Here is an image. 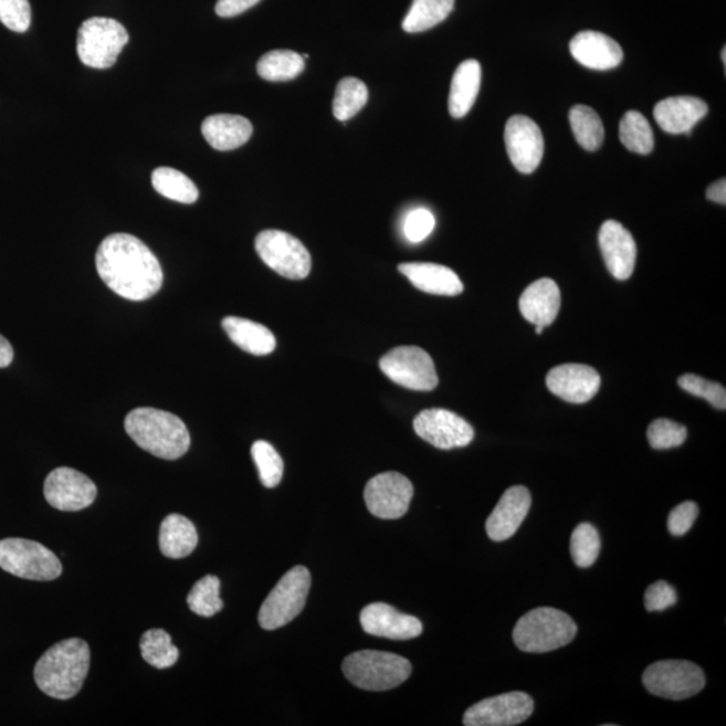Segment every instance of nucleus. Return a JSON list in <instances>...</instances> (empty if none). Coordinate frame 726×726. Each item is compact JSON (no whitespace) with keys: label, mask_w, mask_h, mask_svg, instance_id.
I'll use <instances>...</instances> for the list:
<instances>
[{"label":"nucleus","mask_w":726,"mask_h":726,"mask_svg":"<svg viewBox=\"0 0 726 726\" xmlns=\"http://www.w3.org/2000/svg\"><path fill=\"white\" fill-rule=\"evenodd\" d=\"M96 269L108 288L127 301L150 299L164 284L159 260L133 234L108 235L98 246Z\"/></svg>","instance_id":"f257e3e1"},{"label":"nucleus","mask_w":726,"mask_h":726,"mask_svg":"<svg viewBox=\"0 0 726 726\" xmlns=\"http://www.w3.org/2000/svg\"><path fill=\"white\" fill-rule=\"evenodd\" d=\"M91 665V650L83 639H66L40 657L34 669L36 686L46 696L71 699L81 691Z\"/></svg>","instance_id":"f03ea898"},{"label":"nucleus","mask_w":726,"mask_h":726,"mask_svg":"<svg viewBox=\"0 0 726 726\" xmlns=\"http://www.w3.org/2000/svg\"><path fill=\"white\" fill-rule=\"evenodd\" d=\"M124 427L141 450L177 461L190 449L188 427L178 415L155 408H138L127 414Z\"/></svg>","instance_id":"7ed1b4c3"},{"label":"nucleus","mask_w":726,"mask_h":726,"mask_svg":"<svg viewBox=\"0 0 726 726\" xmlns=\"http://www.w3.org/2000/svg\"><path fill=\"white\" fill-rule=\"evenodd\" d=\"M577 625L574 619L556 608H536L515 624V645L525 653L544 654L574 641Z\"/></svg>","instance_id":"20e7f679"},{"label":"nucleus","mask_w":726,"mask_h":726,"mask_svg":"<svg viewBox=\"0 0 726 726\" xmlns=\"http://www.w3.org/2000/svg\"><path fill=\"white\" fill-rule=\"evenodd\" d=\"M343 670L354 686L369 692H385L403 684L412 673V665L397 654L364 650L346 656Z\"/></svg>","instance_id":"39448f33"},{"label":"nucleus","mask_w":726,"mask_h":726,"mask_svg":"<svg viewBox=\"0 0 726 726\" xmlns=\"http://www.w3.org/2000/svg\"><path fill=\"white\" fill-rule=\"evenodd\" d=\"M309 588L312 575L307 568L295 567L288 570L260 608L259 623L262 629L277 630L299 617L306 606Z\"/></svg>","instance_id":"423d86ee"},{"label":"nucleus","mask_w":726,"mask_h":726,"mask_svg":"<svg viewBox=\"0 0 726 726\" xmlns=\"http://www.w3.org/2000/svg\"><path fill=\"white\" fill-rule=\"evenodd\" d=\"M128 41L127 30L120 22L111 18H91L78 30V57L93 70H108L116 64Z\"/></svg>","instance_id":"0eeeda50"},{"label":"nucleus","mask_w":726,"mask_h":726,"mask_svg":"<svg viewBox=\"0 0 726 726\" xmlns=\"http://www.w3.org/2000/svg\"><path fill=\"white\" fill-rule=\"evenodd\" d=\"M0 568L21 579L34 581H52L62 574L60 558L51 549L24 538L0 541Z\"/></svg>","instance_id":"6e6552de"},{"label":"nucleus","mask_w":726,"mask_h":726,"mask_svg":"<svg viewBox=\"0 0 726 726\" xmlns=\"http://www.w3.org/2000/svg\"><path fill=\"white\" fill-rule=\"evenodd\" d=\"M260 259L291 281H303L312 272V254L301 240L283 231H264L254 241Z\"/></svg>","instance_id":"1a4fd4ad"},{"label":"nucleus","mask_w":726,"mask_h":726,"mask_svg":"<svg viewBox=\"0 0 726 726\" xmlns=\"http://www.w3.org/2000/svg\"><path fill=\"white\" fill-rule=\"evenodd\" d=\"M643 685L656 697L672 701L687 699L703 691L705 674L688 661H661L643 673Z\"/></svg>","instance_id":"9d476101"},{"label":"nucleus","mask_w":726,"mask_h":726,"mask_svg":"<svg viewBox=\"0 0 726 726\" xmlns=\"http://www.w3.org/2000/svg\"><path fill=\"white\" fill-rule=\"evenodd\" d=\"M380 368L389 380L419 392H430L439 383L433 359L418 346L396 347L381 358Z\"/></svg>","instance_id":"9b49d317"},{"label":"nucleus","mask_w":726,"mask_h":726,"mask_svg":"<svg viewBox=\"0 0 726 726\" xmlns=\"http://www.w3.org/2000/svg\"><path fill=\"white\" fill-rule=\"evenodd\" d=\"M414 432L439 450L463 449L473 442L475 432L461 415L446 409H425L415 415Z\"/></svg>","instance_id":"f8f14e48"},{"label":"nucleus","mask_w":726,"mask_h":726,"mask_svg":"<svg viewBox=\"0 0 726 726\" xmlns=\"http://www.w3.org/2000/svg\"><path fill=\"white\" fill-rule=\"evenodd\" d=\"M365 502L377 518L399 519L409 511L413 498V484L400 473L378 474L366 484Z\"/></svg>","instance_id":"ddd939ff"},{"label":"nucleus","mask_w":726,"mask_h":726,"mask_svg":"<svg viewBox=\"0 0 726 726\" xmlns=\"http://www.w3.org/2000/svg\"><path fill=\"white\" fill-rule=\"evenodd\" d=\"M535 711V701L524 692H512L482 699L464 713L465 726H514Z\"/></svg>","instance_id":"4468645a"},{"label":"nucleus","mask_w":726,"mask_h":726,"mask_svg":"<svg viewBox=\"0 0 726 726\" xmlns=\"http://www.w3.org/2000/svg\"><path fill=\"white\" fill-rule=\"evenodd\" d=\"M48 504L60 512H80L95 502L96 484L80 471L60 467L52 471L43 487Z\"/></svg>","instance_id":"2eb2a0df"},{"label":"nucleus","mask_w":726,"mask_h":726,"mask_svg":"<svg viewBox=\"0 0 726 726\" xmlns=\"http://www.w3.org/2000/svg\"><path fill=\"white\" fill-rule=\"evenodd\" d=\"M505 143L515 169L523 173L537 170L544 157L545 143L536 122L523 115L511 117L505 128Z\"/></svg>","instance_id":"dca6fc26"},{"label":"nucleus","mask_w":726,"mask_h":726,"mask_svg":"<svg viewBox=\"0 0 726 726\" xmlns=\"http://www.w3.org/2000/svg\"><path fill=\"white\" fill-rule=\"evenodd\" d=\"M601 378L598 370L588 365L565 364L556 366L546 376V387L564 401L586 403L599 392Z\"/></svg>","instance_id":"f3484780"},{"label":"nucleus","mask_w":726,"mask_h":726,"mask_svg":"<svg viewBox=\"0 0 726 726\" xmlns=\"http://www.w3.org/2000/svg\"><path fill=\"white\" fill-rule=\"evenodd\" d=\"M599 244L608 271L618 281H627L635 270L636 242L618 221L608 220L601 225Z\"/></svg>","instance_id":"a211bd4d"},{"label":"nucleus","mask_w":726,"mask_h":726,"mask_svg":"<svg viewBox=\"0 0 726 726\" xmlns=\"http://www.w3.org/2000/svg\"><path fill=\"white\" fill-rule=\"evenodd\" d=\"M361 625L366 634L392 641H409L423 632V624L418 618L401 613L385 603L365 607L361 612Z\"/></svg>","instance_id":"6ab92c4d"},{"label":"nucleus","mask_w":726,"mask_h":726,"mask_svg":"<svg viewBox=\"0 0 726 726\" xmlns=\"http://www.w3.org/2000/svg\"><path fill=\"white\" fill-rule=\"evenodd\" d=\"M532 506V495L524 486H514L502 495L486 523V532L493 541L512 538L523 525Z\"/></svg>","instance_id":"aec40b11"},{"label":"nucleus","mask_w":726,"mask_h":726,"mask_svg":"<svg viewBox=\"0 0 726 726\" xmlns=\"http://www.w3.org/2000/svg\"><path fill=\"white\" fill-rule=\"evenodd\" d=\"M569 49L579 64L593 71L615 70L624 57L622 46L598 31H581L570 41Z\"/></svg>","instance_id":"412c9836"},{"label":"nucleus","mask_w":726,"mask_h":726,"mask_svg":"<svg viewBox=\"0 0 726 726\" xmlns=\"http://www.w3.org/2000/svg\"><path fill=\"white\" fill-rule=\"evenodd\" d=\"M707 112L709 107L698 97H669L655 105L654 119L667 134H691Z\"/></svg>","instance_id":"4be33fe9"},{"label":"nucleus","mask_w":726,"mask_h":726,"mask_svg":"<svg viewBox=\"0 0 726 726\" xmlns=\"http://www.w3.org/2000/svg\"><path fill=\"white\" fill-rule=\"evenodd\" d=\"M560 288L548 277L530 284L519 299L520 314L536 326H550L560 313Z\"/></svg>","instance_id":"5701e85b"},{"label":"nucleus","mask_w":726,"mask_h":726,"mask_svg":"<svg viewBox=\"0 0 726 726\" xmlns=\"http://www.w3.org/2000/svg\"><path fill=\"white\" fill-rule=\"evenodd\" d=\"M399 271L415 288L440 296H457L463 293V283L449 266L432 263H403Z\"/></svg>","instance_id":"b1692460"},{"label":"nucleus","mask_w":726,"mask_h":726,"mask_svg":"<svg viewBox=\"0 0 726 726\" xmlns=\"http://www.w3.org/2000/svg\"><path fill=\"white\" fill-rule=\"evenodd\" d=\"M253 126L244 116L220 114L202 123V135L214 150L231 151L251 139Z\"/></svg>","instance_id":"393cba45"},{"label":"nucleus","mask_w":726,"mask_h":726,"mask_svg":"<svg viewBox=\"0 0 726 726\" xmlns=\"http://www.w3.org/2000/svg\"><path fill=\"white\" fill-rule=\"evenodd\" d=\"M222 327L234 345L253 356H269L276 349L275 335L257 322L227 316L222 320Z\"/></svg>","instance_id":"a878e982"},{"label":"nucleus","mask_w":726,"mask_h":726,"mask_svg":"<svg viewBox=\"0 0 726 726\" xmlns=\"http://www.w3.org/2000/svg\"><path fill=\"white\" fill-rule=\"evenodd\" d=\"M482 83V67L476 60H465L452 77L449 109L452 117L461 119L474 107Z\"/></svg>","instance_id":"bb28decb"},{"label":"nucleus","mask_w":726,"mask_h":726,"mask_svg":"<svg viewBox=\"0 0 726 726\" xmlns=\"http://www.w3.org/2000/svg\"><path fill=\"white\" fill-rule=\"evenodd\" d=\"M197 545L198 533L191 520L181 514L167 515L159 530L161 554L172 560H181V558L190 556Z\"/></svg>","instance_id":"cd10ccee"},{"label":"nucleus","mask_w":726,"mask_h":726,"mask_svg":"<svg viewBox=\"0 0 726 726\" xmlns=\"http://www.w3.org/2000/svg\"><path fill=\"white\" fill-rule=\"evenodd\" d=\"M455 0H413L402 29L407 33H423L438 27L454 11Z\"/></svg>","instance_id":"c85d7f7f"},{"label":"nucleus","mask_w":726,"mask_h":726,"mask_svg":"<svg viewBox=\"0 0 726 726\" xmlns=\"http://www.w3.org/2000/svg\"><path fill=\"white\" fill-rule=\"evenodd\" d=\"M569 122L577 143L585 150H599L604 141V126L598 112L587 105H575L569 112Z\"/></svg>","instance_id":"c756f323"},{"label":"nucleus","mask_w":726,"mask_h":726,"mask_svg":"<svg viewBox=\"0 0 726 726\" xmlns=\"http://www.w3.org/2000/svg\"><path fill=\"white\" fill-rule=\"evenodd\" d=\"M152 186L160 196L176 202L194 203L200 197L196 183L183 172L171 169V167H159L155 170Z\"/></svg>","instance_id":"7c9ffc66"},{"label":"nucleus","mask_w":726,"mask_h":726,"mask_svg":"<svg viewBox=\"0 0 726 726\" xmlns=\"http://www.w3.org/2000/svg\"><path fill=\"white\" fill-rule=\"evenodd\" d=\"M619 138L627 150L649 155L654 150V133L650 123L638 111H629L620 120Z\"/></svg>","instance_id":"2f4dec72"},{"label":"nucleus","mask_w":726,"mask_h":726,"mask_svg":"<svg viewBox=\"0 0 726 726\" xmlns=\"http://www.w3.org/2000/svg\"><path fill=\"white\" fill-rule=\"evenodd\" d=\"M304 60L293 51H272L263 55L257 64L259 76L277 83L294 80L304 71Z\"/></svg>","instance_id":"473e14b6"},{"label":"nucleus","mask_w":726,"mask_h":726,"mask_svg":"<svg viewBox=\"0 0 726 726\" xmlns=\"http://www.w3.org/2000/svg\"><path fill=\"white\" fill-rule=\"evenodd\" d=\"M369 91L364 81L346 77L339 81L335 91L333 112L339 122L350 120L368 103Z\"/></svg>","instance_id":"72a5a7b5"},{"label":"nucleus","mask_w":726,"mask_h":726,"mask_svg":"<svg viewBox=\"0 0 726 726\" xmlns=\"http://www.w3.org/2000/svg\"><path fill=\"white\" fill-rule=\"evenodd\" d=\"M143 660L157 669H169L178 662L179 650L172 644L169 632L154 629L145 632L140 639Z\"/></svg>","instance_id":"f704fd0d"},{"label":"nucleus","mask_w":726,"mask_h":726,"mask_svg":"<svg viewBox=\"0 0 726 726\" xmlns=\"http://www.w3.org/2000/svg\"><path fill=\"white\" fill-rule=\"evenodd\" d=\"M221 581L219 577L208 575L196 582L188 596V604L192 612L203 618H212L223 608L220 598Z\"/></svg>","instance_id":"c9c22d12"},{"label":"nucleus","mask_w":726,"mask_h":726,"mask_svg":"<svg viewBox=\"0 0 726 726\" xmlns=\"http://www.w3.org/2000/svg\"><path fill=\"white\" fill-rule=\"evenodd\" d=\"M600 548V536L595 526L581 524L576 527L570 537V555L577 567L582 569L592 567L598 560Z\"/></svg>","instance_id":"e433bc0d"},{"label":"nucleus","mask_w":726,"mask_h":726,"mask_svg":"<svg viewBox=\"0 0 726 726\" xmlns=\"http://www.w3.org/2000/svg\"><path fill=\"white\" fill-rule=\"evenodd\" d=\"M252 457L259 470L260 481L266 488L278 486L283 480L284 463L273 445L264 440L252 445Z\"/></svg>","instance_id":"4c0bfd02"},{"label":"nucleus","mask_w":726,"mask_h":726,"mask_svg":"<svg viewBox=\"0 0 726 726\" xmlns=\"http://www.w3.org/2000/svg\"><path fill=\"white\" fill-rule=\"evenodd\" d=\"M648 438L654 450H670L685 443L687 430L675 421L657 419L649 427Z\"/></svg>","instance_id":"58836bf2"},{"label":"nucleus","mask_w":726,"mask_h":726,"mask_svg":"<svg viewBox=\"0 0 726 726\" xmlns=\"http://www.w3.org/2000/svg\"><path fill=\"white\" fill-rule=\"evenodd\" d=\"M678 385L682 389L686 390L701 399L711 402L713 407L726 409V390L723 385L705 380L703 377L696 375H685L680 377Z\"/></svg>","instance_id":"ea45409f"},{"label":"nucleus","mask_w":726,"mask_h":726,"mask_svg":"<svg viewBox=\"0 0 726 726\" xmlns=\"http://www.w3.org/2000/svg\"><path fill=\"white\" fill-rule=\"evenodd\" d=\"M0 22L15 33L28 31L31 23L29 0H0Z\"/></svg>","instance_id":"a19ab883"},{"label":"nucleus","mask_w":726,"mask_h":726,"mask_svg":"<svg viewBox=\"0 0 726 726\" xmlns=\"http://www.w3.org/2000/svg\"><path fill=\"white\" fill-rule=\"evenodd\" d=\"M434 217L430 210L418 208L411 210L403 220V235L412 244H419L430 235L434 229Z\"/></svg>","instance_id":"79ce46f5"},{"label":"nucleus","mask_w":726,"mask_h":726,"mask_svg":"<svg viewBox=\"0 0 726 726\" xmlns=\"http://www.w3.org/2000/svg\"><path fill=\"white\" fill-rule=\"evenodd\" d=\"M675 589L666 581H656L644 593V607L649 612H661L676 603Z\"/></svg>","instance_id":"37998d69"},{"label":"nucleus","mask_w":726,"mask_h":726,"mask_svg":"<svg viewBox=\"0 0 726 726\" xmlns=\"http://www.w3.org/2000/svg\"><path fill=\"white\" fill-rule=\"evenodd\" d=\"M698 506L687 501L674 508L669 515L667 527L670 535L674 537L685 536L692 529L698 517Z\"/></svg>","instance_id":"c03bdc74"},{"label":"nucleus","mask_w":726,"mask_h":726,"mask_svg":"<svg viewBox=\"0 0 726 726\" xmlns=\"http://www.w3.org/2000/svg\"><path fill=\"white\" fill-rule=\"evenodd\" d=\"M262 0H219L215 4V12L221 18H233L254 8Z\"/></svg>","instance_id":"a18cd8bd"},{"label":"nucleus","mask_w":726,"mask_h":726,"mask_svg":"<svg viewBox=\"0 0 726 726\" xmlns=\"http://www.w3.org/2000/svg\"><path fill=\"white\" fill-rule=\"evenodd\" d=\"M706 198L712 202L719 204L726 203V181L725 179H718L717 182L713 183L706 190Z\"/></svg>","instance_id":"49530a36"},{"label":"nucleus","mask_w":726,"mask_h":726,"mask_svg":"<svg viewBox=\"0 0 726 726\" xmlns=\"http://www.w3.org/2000/svg\"><path fill=\"white\" fill-rule=\"evenodd\" d=\"M14 358V349L9 340L0 335V368H8Z\"/></svg>","instance_id":"de8ad7c7"},{"label":"nucleus","mask_w":726,"mask_h":726,"mask_svg":"<svg viewBox=\"0 0 726 726\" xmlns=\"http://www.w3.org/2000/svg\"><path fill=\"white\" fill-rule=\"evenodd\" d=\"M544 328L545 327H543V326H536V334L541 335L544 333Z\"/></svg>","instance_id":"09e8293b"},{"label":"nucleus","mask_w":726,"mask_h":726,"mask_svg":"<svg viewBox=\"0 0 726 726\" xmlns=\"http://www.w3.org/2000/svg\"><path fill=\"white\" fill-rule=\"evenodd\" d=\"M723 62L726 65V48L723 49Z\"/></svg>","instance_id":"8fccbe9b"}]
</instances>
